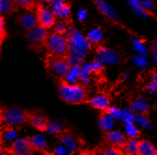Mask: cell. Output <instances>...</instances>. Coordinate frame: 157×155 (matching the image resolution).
<instances>
[{"label": "cell", "instance_id": "8fae6325", "mask_svg": "<svg viewBox=\"0 0 157 155\" xmlns=\"http://www.w3.org/2000/svg\"><path fill=\"white\" fill-rule=\"evenodd\" d=\"M27 121L33 127L39 131H46L47 126L49 124L46 116L40 112H33L31 114H28Z\"/></svg>", "mask_w": 157, "mask_h": 155}, {"label": "cell", "instance_id": "2e32d148", "mask_svg": "<svg viewBox=\"0 0 157 155\" xmlns=\"http://www.w3.org/2000/svg\"><path fill=\"white\" fill-rule=\"evenodd\" d=\"M29 141L32 144L35 150L37 151H44L47 149V142L45 138L42 134H36L29 138Z\"/></svg>", "mask_w": 157, "mask_h": 155}, {"label": "cell", "instance_id": "7c38bea8", "mask_svg": "<svg viewBox=\"0 0 157 155\" xmlns=\"http://www.w3.org/2000/svg\"><path fill=\"white\" fill-rule=\"evenodd\" d=\"M96 52L98 60H100L103 64H117L119 62V56L117 53L105 47H98Z\"/></svg>", "mask_w": 157, "mask_h": 155}, {"label": "cell", "instance_id": "681fc988", "mask_svg": "<svg viewBox=\"0 0 157 155\" xmlns=\"http://www.w3.org/2000/svg\"><path fill=\"white\" fill-rule=\"evenodd\" d=\"M156 155H157V154H156Z\"/></svg>", "mask_w": 157, "mask_h": 155}, {"label": "cell", "instance_id": "9c48e42d", "mask_svg": "<svg viewBox=\"0 0 157 155\" xmlns=\"http://www.w3.org/2000/svg\"><path fill=\"white\" fill-rule=\"evenodd\" d=\"M47 4L55 17L60 18L62 20H66L70 17V6L67 2L57 0V1H49Z\"/></svg>", "mask_w": 157, "mask_h": 155}, {"label": "cell", "instance_id": "8d00e7d4", "mask_svg": "<svg viewBox=\"0 0 157 155\" xmlns=\"http://www.w3.org/2000/svg\"><path fill=\"white\" fill-rule=\"evenodd\" d=\"M92 64V69H93V72L94 73H99L102 69H103V63L98 60V59H95L94 61H93Z\"/></svg>", "mask_w": 157, "mask_h": 155}, {"label": "cell", "instance_id": "ac0fdd59", "mask_svg": "<svg viewBox=\"0 0 157 155\" xmlns=\"http://www.w3.org/2000/svg\"><path fill=\"white\" fill-rule=\"evenodd\" d=\"M95 5L97 6L98 9H99L108 18L111 19V20H116V19H118V16H117V13H116L115 9L113 8L108 6L105 2H103V1H96Z\"/></svg>", "mask_w": 157, "mask_h": 155}, {"label": "cell", "instance_id": "30bf717a", "mask_svg": "<svg viewBox=\"0 0 157 155\" xmlns=\"http://www.w3.org/2000/svg\"><path fill=\"white\" fill-rule=\"evenodd\" d=\"M106 138L109 146L117 148L119 149H123L127 142V138L125 137V134H124L120 131H110L107 133Z\"/></svg>", "mask_w": 157, "mask_h": 155}, {"label": "cell", "instance_id": "836d02e7", "mask_svg": "<svg viewBox=\"0 0 157 155\" xmlns=\"http://www.w3.org/2000/svg\"><path fill=\"white\" fill-rule=\"evenodd\" d=\"M15 4L21 8H25L30 10L33 9L36 6V3L34 1H31V0H17V1H15Z\"/></svg>", "mask_w": 157, "mask_h": 155}, {"label": "cell", "instance_id": "4fadbf2b", "mask_svg": "<svg viewBox=\"0 0 157 155\" xmlns=\"http://www.w3.org/2000/svg\"><path fill=\"white\" fill-rule=\"evenodd\" d=\"M89 104L93 108H94L96 109H99L101 111H105V112H108L109 109L110 108L109 100L104 94H98V95L94 96V97H93L89 101Z\"/></svg>", "mask_w": 157, "mask_h": 155}, {"label": "cell", "instance_id": "6da1fadb", "mask_svg": "<svg viewBox=\"0 0 157 155\" xmlns=\"http://www.w3.org/2000/svg\"><path fill=\"white\" fill-rule=\"evenodd\" d=\"M68 42V55L66 56L70 66H82V61L91 49L92 43L81 32L71 28L67 34Z\"/></svg>", "mask_w": 157, "mask_h": 155}, {"label": "cell", "instance_id": "3957f363", "mask_svg": "<svg viewBox=\"0 0 157 155\" xmlns=\"http://www.w3.org/2000/svg\"><path fill=\"white\" fill-rule=\"evenodd\" d=\"M45 46L49 51L50 55L66 57L68 53V42L67 36H65L54 33L49 35Z\"/></svg>", "mask_w": 157, "mask_h": 155}, {"label": "cell", "instance_id": "cb8c5ba5", "mask_svg": "<svg viewBox=\"0 0 157 155\" xmlns=\"http://www.w3.org/2000/svg\"><path fill=\"white\" fill-rule=\"evenodd\" d=\"M69 30L70 29L68 28V24L66 20H59L53 25V33L57 35L64 36L65 34H67Z\"/></svg>", "mask_w": 157, "mask_h": 155}, {"label": "cell", "instance_id": "7a4b0ae2", "mask_svg": "<svg viewBox=\"0 0 157 155\" xmlns=\"http://www.w3.org/2000/svg\"><path fill=\"white\" fill-rule=\"evenodd\" d=\"M58 92L61 99L69 104H80L87 98V91L82 84L69 85L63 82Z\"/></svg>", "mask_w": 157, "mask_h": 155}, {"label": "cell", "instance_id": "f1b7e54d", "mask_svg": "<svg viewBox=\"0 0 157 155\" xmlns=\"http://www.w3.org/2000/svg\"><path fill=\"white\" fill-rule=\"evenodd\" d=\"M46 132L52 134H62L64 132V126L62 123H57V122H52L49 123Z\"/></svg>", "mask_w": 157, "mask_h": 155}, {"label": "cell", "instance_id": "d4e9b609", "mask_svg": "<svg viewBox=\"0 0 157 155\" xmlns=\"http://www.w3.org/2000/svg\"><path fill=\"white\" fill-rule=\"evenodd\" d=\"M132 109L139 113H145L149 110V105L142 98H137L132 103Z\"/></svg>", "mask_w": 157, "mask_h": 155}, {"label": "cell", "instance_id": "484cf974", "mask_svg": "<svg viewBox=\"0 0 157 155\" xmlns=\"http://www.w3.org/2000/svg\"><path fill=\"white\" fill-rule=\"evenodd\" d=\"M102 36H103L102 30L100 28H94L88 34L86 37L92 44H98L102 40Z\"/></svg>", "mask_w": 157, "mask_h": 155}, {"label": "cell", "instance_id": "7dc6e473", "mask_svg": "<svg viewBox=\"0 0 157 155\" xmlns=\"http://www.w3.org/2000/svg\"><path fill=\"white\" fill-rule=\"evenodd\" d=\"M155 62H156V63H157V60H156V61H155Z\"/></svg>", "mask_w": 157, "mask_h": 155}, {"label": "cell", "instance_id": "7bdbcfd3", "mask_svg": "<svg viewBox=\"0 0 157 155\" xmlns=\"http://www.w3.org/2000/svg\"><path fill=\"white\" fill-rule=\"evenodd\" d=\"M140 4H141L142 9H143L145 11H147V12H148L149 9H151L152 8V3L150 2V1H141Z\"/></svg>", "mask_w": 157, "mask_h": 155}, {"label": "cell", "instance_id": "83f0119b", "mask_svg": "<svg viewBox=\"0 0 157 155\" xmlns=\"http://www.w3.org/2000/svg\"><path fill=\"white\" fill-rule=\"evenodd\" d=\"M124 125H125V132L129 139L136 138L137 135H139L140 131L137 130V128L134 124V122H126L124 123Z\"/></svg>", "mask_w": 157, "mask_h": 155}, {"label": "cell", "instance_id": "f35d334b", "mask_svg": "<svg viewBox=\"0 0 157 155\" xmlns=\"http://www.w3.org/2000/svg\"><path fill=\"white\" fill-rule=\"evenodd\" d=\"M148 91H150L151 93H154L157 91V73L153 75L152 81L148 85Z\"/></svg>", "mask_w": 157, "mask_h": 155}, {"label": "cell", "instance_id": "4dcf8cb0", "mask_svg": "<svg viewBox=\"0 0 157 155\" xmlns=\"http://www.w3.org/2000/svg\"><path fill=\"white\" fill-rule=\"evenodd\" d=\"M132 43L134 45V48L136 49V51L139 52L140 55L144 56L147 53V48L144 45L143 42H141L140 40H132Z\"/></svg>", "mask_w": 157, "mask_h": 155}, {"label": "cell", "instance_id": "f546056e", "mask_svg": "<svg viewBox=\"0 0 157 155\" xmlns=\"http://www.w3.org/2000/svg\"><path fill=\"white\" fill-rule=\"evenodd\" d=\"M129 4L131 5V7L135 10V12L139 16H141V17H147L148 16V12L145 11L141 7L140 1H130Z\"/></svg>", "mask_w": 157, "mask_h": 155}, {"label": "cell", "instance_id": "277c9868", "mask_svg": "<svg viewBox=\"0 0 157 155\" xmlns=\"http://www.w3.org/2000/svg\"><path fill=\"white\" fill-rule=\"evenodd\" d=\"M46 66L48 71L52 75H53L55 78H59V79H63V80L67 75L71 67L67 60V57L53 56V55H50L47 58Z\"/></svg>", "mask_w": 157, "mask_h": 155}, {"label": "cell", "instance_id": "c3c4849f", "mask_svg": "<svg viewBox=\"0 0 157 155\" xmlns=\"http://www.w3.org/2000/svg\"><path fill=\"white\" fill-rule=\"evenodd\" d=\"M54 155H55V154H54Z\"/></svg>", "mask_w": 157, "mask_h": 155}, {"label": "cell", "instance_id": "bcb514c9", "mask_svg": "<svg viewBox=\"0 0 157 155\" xmlns=\"http://www.w3.org/2000/svg\"><path fill=\"white\" fill-rule=\"evenodd\" d=\"M85 155H92V154H85Z\"/></svg>", "mask_w": 157, "mask_h": 155}, {"label": "cell", "instance_id": "d6a6232c", "mask_svg": "<svg viewBox=\"0 0 157 155\" xmlns=\"http://www.w3.org/2000/svg\"><path fill=\"white\" fill-rule=\"evenodd\" d=\"M136 115H135V113L128 109V108H125L123 110V117H122V120L126 123V122H134L136 121Z\"/></svg>", "mask_w": 157, "mask_h": 155}, {"label": "cell", "instance_id": "e575fe53", "mask_svg": "<svg viewBox=\"0 0 157 155\" xmlns=\"http://www.w3.org/2000/svg\"><path fill=\"white\" fill-rule=\"evenodd\" d=\"M107 113L109 114L114 120H122L123 110H121L120 108H110Z\"/></svg>", "mask_w": 157, "mask_h": 155}, {"label": "cell", "instance_id": "5bb4252c", "mask_svg": "<svg viewBox=\"0 0 157 155\" xmlns=\"http://www.w3.org/2000/svg\"><path fill=\"white\" fill-rule=\"evenodd\" d=\"M19 24L25 30H31L35 28L36 26L38 25L36 15L33 14L31 12H27L23 14L22 16H20L19 18Z\"/></svg>", "mask_w": 157, "mask_h": 155}, {"label": "cell", "instance_id": "7402d4cb", "mask_svg": "<svg viewBox=\"0 0 157 155\" xmlns=\"http://www.w3.org/2000/svg\"><path fill=\"white\" fill-rule=\"evenodd\" d=\"M16 137H17V131L12 127H7L1 133L2 141H4L5 143H9V142L13 143L16 140Z\"/></svg>", "mask_w": 157, "mask_h": 155}, {"label": "cell", "instance_id": "d590c367", "mask_svg": "<svg viewBox=\"0 0 157 155\" xmlns=\"http://www.w3.org/2000/svg\"><path fill=\"white\" fill-rule=\"evenodd\" d=\"M134 59H135V63L136 64L137 66H140V67H145L147 66L150 65V63L147 61V59L142 56V55H140V56H135L134 57Z\"/></svg>", "mask_w": 157, "mask_h": 155}, {"label": "cell", "instance_id": "8992f818", "mask_svg": "<svg viewBox=\"0 0 157 155\" xmlns=\"http://www.w3.org/2000/svg\"><path fill=\"white\" fill-rule=\"evenodd\" d=\"M36 15L37 19L38 25L41 26L45 29H49L51 27H53L55 25V15L52 11V9L49 7L44 6L42 3H39L36 7Z\"/></svg>", "mask_w": 157, "mask_h": 155}, {"label": "cell", "instance_id": "b9f144b4", "mask_svg": "<svg viewBox=\"0 0 157 155\" xmlns=\"http://www.w3.org/2000/svg\"><path fill=\"white\" fill-rule=\"evenodd\" d=\"M87 17V11L85 9H82L78 12V20L80 22H83Z\"/></svg>", "mask_w": 157, "mask_h": 155}, {"label": "cell", "instance_id": "603a6c76", "mask_svg": "<svg viewBox=\"0 0 157 155\" xmlns=\"http://www.w3.org/2000/svg\"><path fill=\"white\" fill-rule=\"evenodd\" d=\"M93 72L92 64L85 63L82 66V73H81V82L82 84H89L90 82V74Z\"/></svg>", "mask_w": 157, "mask_h": 155}, {"label": "cell", "instance_id": "1f68e13d", "mask_svg": "<svg viewBox=\"0 0 157 155\" xmlns=\"http://www.w3.org/2000/svg\"><path fill=\"white\" fill-rule=\"evenodd\" d=\"M98 155H122V152L119 149L109 146L103 149H101Z\"/></svg>", "mask_w": 157, "mask_h": 155}, {"label": "cell", "instance_id": "ee69618b", "mask_svg": "<svg viewBox=\"0 0 157 155\" xmlns=\"http://www.w3.org/2000/svg\"><path fill=\"white\" fill-rule=\"evenodd\" d=\"M1 155H14L10 150H4L1 152Z\"/></svg>", "mask_w": 157, "mask_h": 155}, {"label": "cell", "instance_id": "60d3db41", "mask_svg": "<svg viewBox=\"0 0 157 155\" xmlns=\"http://www.w3.org/2000/svg\"><path fill=\"white\" fill-rule=\"evenodd\" d=\"M54 154L55 155H68L69 152L68 150L62 145V146H59L54 149Z\"/></svg>", "mask_w": 157, "mask_h": 155}, {"label": "cell", "instance_id": "4316f807", "mask_svg": "<svg viewBox=\"0 0 157 155\" xmlns=\"http://www.w3.org/2000/svg\"><path fill=\"white\" fill-rule=\"evenodd\" d=\"M15 5V2L10 1V0H1L0 1V12L2 15L10 13L14 10Z\"/></svg>", "mask_w": 157, "mask_h": 155}, {"label": "cell", "instance_id": "5b68a950", "mask_svg": "<svg viewBox=\"0 0 157 155\" xmlns=\"http://www.w3.org/2000/svg\"><path fill=\"white\" fill-rule=\"evenodd\" d=\"M28 120V114L19 108H5L1 110V122L7 127L22 124Z\"/></svg>", "mask_w": 157, "mask_h": 155}, {"label": "cell", "instance_id": "e0dca14e", "mask_svg": "<svg viewBox=\"0 0 157 155\" xmlns=\"http://www.w3.org/2000/svg\"><path fill=\"white\" fill-rule=\"evenodd\" d=\"M140 141L136 138H131L127 140L125 146L123 148L125 155H139Z\"/></svg>", "mask_w": 157, "mask_h": 155}, {"label": "cell", "instance_id": "9a60e30c", "mask_svg": "<svg viewBox=\"0 0 157 155\" xmlns=\"http://www.w3.org/2000/svg\"><path fill=\"white\" fill-rule=\"evenodd\" d=\"M81 73H82V66H71L67 75L63 80V82L69 85L78 84V81H81Z\"/></svg>", "mask_w": 157, "mask_h": 155}, {"label": "cell", "instance_id": "ffe728a7", "mask_svg": "<svg viewBox=\"0 0 157 155\" xmlns=\"http://www.w3.org/2000/svg\"><path fill=\"white\" fill-rule=\"evenodd\" d=\"M157 150L152 143L148 140H142L140 144L139 155H156Z\"/></svg>", "mask_w": 157, "mask_h": 155}, {"label": "cell", "instance_id": "f6af8a7d", "mask_svg": "<svg viewBox=\"0 0 157 155\" xmlns=\"http://www.w3.org/2000/svg\"><path fill=\"white\" fill-rule=\"evenodd\" d=\"M153 49L154 51H157V40L153 42Z\"/></svg>", "mask_w": 157, "mask_h": 155}, {"label": "cell", "instance_id": "74e56055", "mask_svg": "<svg viewBox=\"0 0 157 155\" xmlns=\"http://www.w3.org/2000/svg\"><path fill=\"white\" fill-rule=\"evenodd\" d=\"M136 121L137 123H139L141 126H143V127H150V126H151V124H150L149 121L144 117L143 115H141V114L136 115Z\"/></svg>", "mask_w": 157, "mask_h": 155}, {"label": "cell", "instance_id": "44dd1931", "mask_svg": "<svg viewBox=\"0 0 157 155\" xmlns=\"http://www.w3.org/2000/svg\"><path fill=\"white\" fill-rule=\"evenodd\" d=\"M61 141H62V145L68 150L69 154L74 153L78 149L77 142L71 137H69V135L63 134L61 137Z\"/></svg>", "mask_w": 157, "mask_h": 155}, {"label": "cell", "instance_id": "52a82bcc", "mask_svg": "<svg viewBox=\"0 0 157 155\" xmlns=\"http://www.w3.org/2000/svg\"><path fill=\"white\" fill-rule=\"evenodd\" d=\"M48 36L49 35H48L47 29L39 25L29 30L26 35L27 40L33 48H37V47L39 48L45 45Z\"/></svg>", "mask_w": 157, "mask_h": 155}, {"label": "cell", "instance_id": "ab89813d", "mask_svg": "<svg viewBox=\"0 0 157 155\" xmlns=\"http://www.w3.org/2000/svg\"><path fill=\"white\" fill-rule=\"evenodd\" d=\"M0 37H1V43L6 37V30H5V24L3 17L0 18Z\"/></svg>", "mask_w": 157, "mask_h": 155}, {"label": "cell", "instance_id": "d6986e66", "mask_svg": "<svg viewBox=\"0 0 157 155\" xmlns=\"http://www.w3.org/2000/svg\"><path fill=\"white\" fill-rule=\"evenodd\" d=\"M99 126L103 131L109 133L112 131V128L114 126V119L106 112L99 118Z\"/></svg>", "mask_w": 157, "mask_h": 155}, {"label": "cell", "instance_id": "ba28073f", "mask_svg": "<svg viewBox=\"0 0 157 155\" xmlns=\"http://www.w3.org/2000/svg\"><path fill=\"white\" fill-rule=\"evenodd\" d=\"M14 155H32L36 150L29 141V138H17L10 149Z\"/></svg>", "mask_w": 157, "mask_h": 155}]
</instances>
